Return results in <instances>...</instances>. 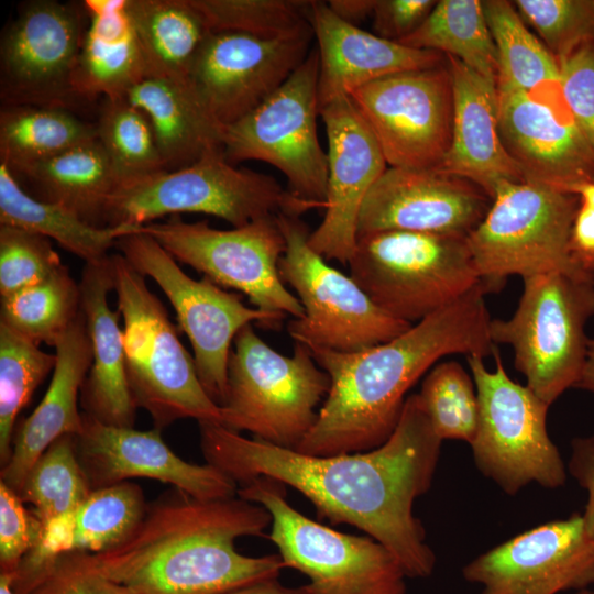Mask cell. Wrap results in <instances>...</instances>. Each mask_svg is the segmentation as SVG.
I'll list each match as a JSON object with an SVG mask.
<instances>
[{"label":"cell","instance_id":"cell-9","mask_svg":"<svg viewBox=\"0 0 594 594\" xmlns=\"http://www.w3.org/2000/svg\"><path fill=\"white\" fill-rule=\"evenodd\" d=\"M238 496L271 514L268 539L285 568L308 576L312 594H406L407 575L386 547L302 515L287 502L283 483L258 476L242 485Z\"/></svg>","mask_w":594,"mask_h":594},{"label":"cell","instance_id":"cell-3","mask_svg":"<svg viewBox=\"0 0 594 594\" xmlns=\"http://www.w3.org/2000/svg\"><path fill=\"white\" fill-rule=\"evenodd\" d=\"M272 524L262 506L238 498L198 499L175 488L147 504L132 535L82 560L135 594H224L279 576L278 554L248 557L241 537H263Z\"/></svg>","mask_w":594,"mask_h":594},{"label":"cell","instance_id":"cell-53","mask_svg":"<svg viewBox=\"0 0 594 594\" xmlns=\"http://www.w3.org/2000/svg\"><path fill=\"white\" fill-rule=\"evenodd\" d=\"M575 388L594 394V338L588 340L585 362Z\"/></svg>","mask_w":594,"mask_h":594},{"label":"cell","instance_id":"cell-2","mask_svg":"<svg viewBox=\"0 0 594 594\" xmlns=\"http://www.w3.org/2000/svg\"><path fill=\"white\" fill-rule=\"evenodd\" d=\"M495 289L482 279L396 338L359 352L309 349L329 375L330 389L296 451L328 457L370 451L386 442L399 421L407 392L441 358L494 354L485 295Z\"/></svg>","mask_w":594,"mask_h":594},{"label":"cell","instance_id":"cell-6","mask_svg":"<svg viewBox=\"0 0 594 594\" xmlns=\"http://www.w3.org/2000/svg\"><path fill=\"white\" fill-rule=\"evenodd\" d=\"M351 277L392 317L416 323L454 302L482 279L468 237L381 231L358 237Z\"/></svg>","mask_w":594,"mask_h":594},{"label":"cell","instance_id":"cell-20","mask_svg":"<svg viewBox=\"0 0 594 594\" xmlns=\"http://www.w3.org/2000/svg\"><path fill=\"white\" fill-rule=\"evenodd\" d=\"M496 87L501 139L525 182L568 193L576 184L594 180V155L561 87L536 92Z\"/></svg>","mask_w":594,"mask_h":594},{"label":"cell","instance_id":"cell-55","mask_svg":"<svg viewBox=\"0 0 594 594\" xmlns=\"http://www.w3.org/2000/svg\"><path fill=\"white\" fill-rule=\"evenodd\" d=\"M13 573L0 572V594H15L12 590Z\"/></svg>","mask_w":594,"mask_h":594},{"label":"cell","instance_id":"cell-21","mask_svg":"<svg viewBox=\"0 0 594 594\" xmlns=\"http://www.w3.org/2000/svg\"><path fill=\"white\" fill-rule=\"evenodd\" d=\"M491 204L481 187L439 168L387 167L363 201L356 233L397 230L468 237Z\"/></svg>","mask_w":594,"mask_h":594},{"label":"cell","instance_id":"cell-27","mask_svg":"<svg viewBox=\"0 0 594 594\" xmlns=\"http://www.w3.org/2000/svg\"><path fill=\"white\" fill-rule=\"evenodd\" d=\"M79 289L92 348V363L80 392L84 414L105 425L133 428L136 407L125 374L121 315L108 304V294L114 289L111 255L85 264Z\"/></svg>","mask_w":594,"mask_h":594},{"label":"cell","instance_id":"cell-23","mask_svg":"<svg viewBox=\"0 0 594 594\" xmlns=\"http://www.w3.org/2000/svg\"><path fill=\"white\" fill-rule=\"evenodd\" d=\"M76 451L91 491L133 477L173 485L198 499L238 495V484L217 468L184 461L163 441L161 430L140 431L101 424L82 414Z\"/></svg>","mask_w":594,"mask_h":594},{"label":"cell","instance_id":"cell-14","mask_svg":"<svg viewBox=\"0 0 594 594\" xmlns=\"http://www.w3.org/2000/svg\"><path fill=\"white\" fill-rule=\"evenodd\" d=\"M125 260L164 292L175 309L180 329L194 350L199 381L219 406L228 392L230 348L239 331L252 322L273 328L284 318L245 306L208 277L196 280L152 237L141 230L116 244Z\"/></svg>","mask_w":594,"mask_h":594},{"label":"cell","instance_id":"cell-1","mask_svg":"<svg viewBox=\"0 0 594 594\" xmlns=\"http://www.w3.org/2000/svg\"><path fill=\"white\" fill-rule=\"evenodd\" d=\"M198 424L206 462L237 484L272 477L308 498L320 519L349 524L382 543L407 578L432 574L436 554L414 503L431 487L442 440L418 394L407 396L388 440L364 452L308 455L244 438L219 422Z\"/></svg>","mask_w":594,"mask_h":594},{"label":"cell","instance_id":"cell-8","mask_svg":"<svg viewBox=\"0 0 594 594\" xmlns=\"http://www.w3.org/2000/svg\"><path fill=\"white\" fill-rule=\"evenodd\" d=\"M508 319H491L493 343L510 345L515 367L548 406L575 387L585 362V326L594 316V282L562 273L522 278Z\"/></svg>","mask_w":594,"mask_h":594},{"label":"cell","instance_id":"cell-16","mask_svg":"<svg viewBox=\"0 0 594 594\" xmlns=\"http://www.w3.org/2000/svg\"><path fill=\"white\" fill-rule=\"evenodd\" d=\"M349 97L389 167H440L450 147L453 124L449 66L392 74L355 89Z\"/></svg>","mask_w":594,"mask_h":594},{"label":"cell","instance_id":"cell-56","mask_svg":"<svg viewBox=\"0 0 594 594\" xmlns=\"http://www.w3.org/2000/svg\"><path fill=\"white\" fill-rule=\"evenodd\" d=\"M573 594H594V592L591 590H583V591L574 592Z\"/></svg>","mask_w":594,"mask_h":594},{"label":"cell","instance_id":"cell-50","mask_svg":"<svg viewBox=\"0 0 594 594\" xmlns=\"http://www.w3.org/2000/svg\"><path fill=\"white\" fill-rule=\"evenodd\" d=\"M569 252L574 264L594 280V209L581 201L571 227Z\"/></svg>","mask_w":594,"mask_h":594},{"label":"cell","instance_id":"cell-52","mask_svg":"<svg viewBox=\"0 0 594 594\" xmlns=\"http://www.w3.org/2000/svg\"><path fill=\"white\" fill-rule=\"evenodd\" d=\"M224 594H312L306 585L288 587L276 579L260 581Z\"/></svg>","mask_w":594,"mask_h":594},{"label":"cell","instance_id":"cell-19","mask_svg":"<svg viewBox=\"0 0 594 594\" xmlns=\"http://www.w3.org/2000/svg\"><path fill=\"white\" fill-rule=\"evenodd\" d=\"M80 11L52 0L29 2L1 42L2 95L8 105L66 108L85 32Z\"/></svg>","mask_w":594,"mask_h":594},{"label":"cell","instance_id":"cell-39","mask_svg":"<svg viewBox=\"0 0 594 594\" xmlns=\"http://www.w3.org/2000/svg\"><path fill=\"white\" fill-rule=\"evenodd\" d=\"M96 129L119 186L165 169L148 119L124 97L103 98Z\"/></svg>","mask_w":594,"mask_h":594},{"label":"cell","instance_id":"cell-26","mask_svg":"<svg viewBox=\"0 0 594 594\" xmlns=\"http://www.w3.org/2000/svg\"><path fill=\"white\" fill-rule=\"evenodd\" d=\"M54 346L56 364L48 389L34 411L14 430L11 457L1 466L0 481L15 493L54 441L82 431L78 396L92 363L91 340L82 311Z\"/></svg>","mask_w":594,"mask_h":594},{"label":"cell","instance_id":"cell-12","mask_svg":"<svg viewBox=\"0 0 594 594\" xmlns=\"http://www.w3.org/2000/svg\"><path fill=\"white\" fill-rule=\"evenodd\" d=\"M285 240L278 270L296 292L304 316L287 324L289 336L309 349L359 352L385 343L413 324L380 308L351 277L330 266L309 245L310 231L299 217L279 212Z\"/></svg>","mask_w":594,"mask_h":594},{"label":"cell","instance_id":"cell-47","mask_svg":"<svg viewBox=\"0 0 594 594\" xmlns=\"http://www.w3.org/2000/svg\"><path fill=\"white\" fill-rule=\"evenodd\" d=\"M559 64L563 98L594 155V44L580 47Z\"/></svg>","mask_w":594,"mask_h":594},{"label":"cell","instance_id":"cell-11","mask_svg":"<svg viewBox=\"0 0 594 594\" xmlns=\"http://www.w3.org/2000/svg\"><path fill=\"white\" fill-rule=\"evenodd\" d=\"M493 356V371L483 356H466L479 399V425L470 444L476 468L507 495L530 484L563 486L568 470L548 433L550 406L507 375L497 351Z\"/></svg>","mask_w":594,"mask_h":594},{"label":"cell","instance_id":"cell-13","mask_svg":"<svg viewBox=\"0 0 594 594\" xmlns=\"http://www.w3.org/2000/svg\"><path fill=\"white\" fill-rule=\"evenodd\" d=\"M318 78L316 47L271 97L224 127L222 139L228 162L257 160L273 165L307 211L324 209L327 197L328 155L317 132Z\"/></svg>","mask_w":594,"mask_h":594},{"label":"cell","instance_id":"cell-41","mask_svg":"<svg viewBox=\"0 0 594 594\" xmlns=\"http://www.w3.org/2000/svg\"><path fill=\"white\" fill-rule=\"evenodd\" d=\"M437 436L471 444L479 425V399L473 377L455 361L436 364L418 393Z\"/></svg>","mask_w":594,"mask_h":594},{"label":"cell","instance_id":"cell-40","mask_svg":"<svg viewBox=\"0 0 594 594\" xmlns=\"http://www.w3.org/2000/svg\"><path fill=\"white\" fill-rule=\"evenodd\" d=\"M56 355L47 353L0 322V463L11 457L20 410L51 371Z\"/></svg>","mask_w":594,"mask_h":594},{"label":"cell","instance_id":"cell-32","mask_svg":"<svg viewBox=\"0 0 594 594\" xmlns=\"http://www.w3.org/2000/svg\"><path fill=\"white\" fill-rule=\"evenodd\" d=\"M0 224L24 229L55 240L86 263L105 260L110 248L141 227H95L73 211L31 196L0 163Z\"/></svg>","mask_w":594,"mask_h":594},{"label":"cell","instance_id":"cell-7","mask_svg":"<svg viewBox=\"0 0 594 594\" xmlns=\"http://www.w3.org/2000/svg\"><path fill=\"white\" fill-rule=\"evenodd\" d=\"M272 176L228 162L216 151L177 170H160L121 184L112 196L107 227H142L166 215L200 212L234 228L279 212H306Z\"/></svg>","mask_w":594,"mask_h":594},{"label":"cell","instance_id":"cell-51","mask_svg":"<svg viewBox=\"0 0 594 594\" xmlns=\"http://www.w3.org/2000/svg\"><path fill=\"white\" fill-rule=\"evenodd\" d=\"M331 11L343 21L359 26L366 18H371L375 0H329Z\"/></svg>","mask_w":594,"mask_h":594},{"label":"cell","instance_id":"cell-44","mask_svg":"<svg viewBox=\"0 0 594 594\" xmlns=\"http://www.w3.org/2000/svg\"><path fill=\"white\" fill-rule=\"evenodd\" d=\"M515 6L559 63L594 44V0H517Z\"/></svg>","mask_w":594,"mask_h":594},{"label":"cell","instance_id":"cell-49","mask_svg":"<svg viewBox=\"0 0 594 594\" xmlns=\"http://www.w3.org/2000/svg\"><path fill=\"white\" fill-rule=\"evenodd\" d=\"M566 470L587 494L581 516L584 530L594 542V436L579 437L571 441Z\"/></svg>","mask_w":594,"mask_h":594},{"label":"cell","instance_id":"cell-45","mask_svg":"<svg viewBox=\"0 0 594 594\" xmlns=\"http://www.w3.org/2000/svg\"><path fill=\"white\" fill-rule=\"evenodd\" d=\"M62 266L48 238L0 224L1 298L38 284Z\"/></svg>","mask_w":594,"mask_h":594},{"label":"cell","instance_id":"cell-28","mask_svg":"<svg viewBox=\"0 0 594 594\" xmlns=\"http://www.w3.org/2000/svg\"><path fill=\"white\" fill-rule=\"evenodd\" d=\"M124 98L148 119L166 170L223 151L224 127L210 114L187 78L147 76Z\"/></svg>","mask_w":594,"mask_h":594},{"label":"cell","instance_id":"cell-24","mask_svg":"<svg viewBox=\"0 0 594 594\" xmlns=\"http://www.w3.org/2000/svg\"><path fill=\"white\" fill-rule=\"evenodd\" d=\"M309 21L319 54V111L378 78L447 61L439 52L409 47L352 25L336 15L327 1H310Z\"/></svg>","mask_w":594,"mask_h":594},{"label":"cell","instance_id":"cell-5","mask_svg":"<svg viewBox=\"0 0 594 594\" xmlns=\"http://www.w3.org/2000/svg\"><path fill=\"white\" fill-rule=\"evenodd\" d=\"M233 342L221 425L296 450L317 421L316 408L330 389L329 375L306 345L296 342L293 354L283 355L252 324L243 327Z\"/></svg>","mask_w":594,"mask_h":594},{"label":"cell","instance_id":"cell-31","mask_svg":"<svg viewBox=\"0 0 594 594\" xmlns=\"http://www.w3.org/2000/svg\"><path fill=\"white\" fill-rule=\"evenodd\" d=\"M147 503L130 482L91 491L69 515L50 524L36 547L51 553H97L127 540L143 519Z\"/></svg>","mask_w":594,"mask_h":594},{"label":"cell","instance_id":"cell-34","mask_svg":"<svg viewBox=\"0 0 594 594\" xmlns=\"http://www.w3.org/2000/svg\"><path fill=\"white\" fill-rule=\"evenodd\" d=\"M95 139L96 124L63 107L8 105L0 113V158L13 175Z\"/></svg>","mask_w":594,"mask_h":594},{"label":"cell","instance_id":"cell-54","mask_svg":"<svg viewBox=\"0 0 594 594\" xmlns=\"http://www.w3.org/2000/svg\"><path fill=\"white\" fill-rule=\"evenodd\" d=\"M568 193L578 196L581 202L594 209V180L576 184Z\"/></svg>","mask_w":594,"mask_h":594},{"label":"cell","instance_id":"cell-15","mask_svg":"<svg viewBox=\"0 0 594 594\" xmlns=\"http://www.w3.org/2000/svg\"><path fill=\"white\" fill-rule=\"evenodd\" d=\"M275 216L231 230L173 217L144 224L141 231L155 239L176 261L219 286L243 293L255 308L282 318L286 314L301 318V302L279 275L285 240Z\"/></svg>","mask_w":594,"mask_h":594},{"label":"cell","instance_id":"cell-35","mask_svg":"<svg viewBox=\"0 0 594 594\" xmlns=\"http://www.w3.org/2000/svg\"><path fill=\"white\" fill-rule=\"evenodd\" d=\"M398 43L454 57L482 76L497 79V52L482 1H437L424 23Z\"/></svg>","mask_w":594,"mask_h":594},{"label":"cell","instance_id":"cell-17","mask_svg":"<svg viewBox=\"0 0 594 594\" xmlns=\"http://www.w3.org/2000/svg\"><path fill=\"white\" fill-rule=\"evenodd\" d=\"M314 32L260 37L212 32L196 53L187 79L210 114L223 127L271 97L310 52Z\"/></svg>","mask_w":594,"mask_h":594},{"label":"cell","instance_id":"cell-25","mask_svg":"<svg viewBox=\"0 0 594 594\" xmlns=\"http://www.w3.org/2000/svg\"><path fill=\"white\" fill-rule=\"evenodd\" d=\"M446 57L453 86V124L439 169L474 183L492 198L502 183L525 182L501 139L496 81Z\"/></svg>","mask_w":594,"mask_h":594},{"label":"cell","instance_id":"cell-22","mask_svg":"<svg viewBox=\"0 0 594 594\" xmlns=\"http://www.w3.org/2000/svg\"><path fill=\"white\" fill-rule=\"evenodd\" d=\"M328 139L324 217L309 235V245L326 260L348 264L356 245L363 201L387 168L381 146L349 96L324 105Z\"/></svg>","mask_w":594,"mask_h":594},{"label":"cell","instance_id":"cell-10","mask_svg":"<svg viewBox=\"0 0 594 594\" xmlns=\"http://www.w3.org/2000/svg\"><path fill=\"white\" fill-rule=\"evenodd\" d=\"M578 196L541 184L505 182L468 244L483 280L502 287L507 276L562 273L590 280L569 252Z\"/></svg>","mask_w":594,"mask_h":594},{"label":"cell","instance_id":"cell-30","mask_svg":"<svg viewBox=\"0 0 594 594\" xmlns=\"http://www.w3.org/2000/svg\"><path fill=\"white\" fill-rule=\"evenodd\" d=\"M18 175L28 182L34 198L59 205L95 227H107L108 206L119 179L98 139Z\"/></svg>","mask_w":594,"mask_h":594},{"label":"cell","instance_id":"cell-48","mask_svg":"<svg viewBox=\"0 0 594 594\" xmlns=\"http://www.w3.org/2000/svg\"><path fill=\"white\" fill-rule=\"evenodd\" d=\"M436 3L433 0H375L371 16L374 34L400 42L424 23Z\"/></svg>","mask_w":594,"mask_h":594},{"label":"cell","instance_id":"cell-38","mask_svg":"<svg viewBox=\"0 0 594 594\" xmlns=\"http://www.w3.org/2000/svg\"><path fill=\"white\" fill-rule=\"evenodd\" d=\"M91 493L76 451V436L54 441L28 472L18 495L33 505L44 529L73 513Z\"/></svg>","mask_w":594,"mask_h":594},{"label":"cell","instance_id":"cell-29","mask_svg":"<svg viewBox=\"0 0 594 594\" xmlns=\"http://www.w3.org/2000/svg\"><path fill=\"white\" fill-rule=\"evenodd\" d=\"M89 26L75 64L74 96L120 98L146 77L144 57L127 0H86Z\"/></svg>","mask_w":594,"mask_h":594},{"label":"cell","instance_id":"cell-36","mask_svg":"<svg viewBox=\"0 0 594 594\" xmlns=\"http://www.w3.org/2000/svg\"><path fill=\"white\" fill-rule=\"evenodd\" d=\"M497 52L496 86L528 92L561 87L560 64L505 0L482 1Z\"/></svg>","mask_w":594,"mask_h":594},{"label":"cell","instance_id":"cell-43","mask_svg":"<svg viewBox=\"0 0 594 594\" xmlns=\"http://www.w3.org/2000/svg\"><path fill=\"white\" fill-rule=\"evenodd\" d=\"M15 594H135L89 566L80 552L33 548L13 573Z\"/></svg>","mask_w":594,"mask_h":594},{"label":"cell","instance_id":"cell-18","mask_svg":"<svg viewBox=\"0 0 594 594\" xmlns=\"http://www.w3.org/2000/svg\"><path fill=\"white\" fill-rule=\"evenodd\" d=\"M480 594H560L594 585V542L581 514L526 530L462 569Z\"/></svg>","mask_w":594,"mask_h":594},{"label":"cell","instance_id":"cell-37","mask_svg":"<svg viewBox=\"0 0 594 594\" xmlns=\"http://www.w3.org/2000/svg\"><path fill=\"white\" fill-rule=\"evenodd\" d=\"M80 311L79 284L63 265L38 284L1 298L0 322L37 345H55Z\"/></svg>","mask_w":594,"mask_h":594},{"label":"cell","instance_id":"cell-46","mask_svg":"<svg viewBox=\"0 0 594 594\" xmlns=\"http://www.w3.org/2000/svg\"><path fill=\"white\" fill-rule=\"evenodd\" d=\"M43 531L35 514L0 481V572L14 573L23 557L40 544Z\"/></svg>","mask_w":594,"mask_h":594},{"label":"cell","instance_id":"cell-4","mask_svg":"<svg viewBox=\"0 0 594 594\" xmlns=\"http://www.w3.org/2000/svg\"><path fill=\"white\" fill-rule=\"evenodd\" d=\"M111 262L123 318L125 374L135 407L145 409L161 431L185 418L221 424V406L202 387L195 360L166 308L121 253L112 254Z\"/></svg>","mask_w":594,"mask_h":594},{"label":"cell","instance_id":"cell-42","mask_svg":"<svg viewBox=\"0 0 594 594\" xmlns=\"http://www.w3.org/2000/svg\"><path fill=\"white\" fill-rule=\"evenodd\" d=\"M212 32H239L260 37H286L307 32L310 1L191 0Z\"/></svg>","mask_w":594,"mask_h":594},{"label":"cell","instance_id":"cell-33","mask_svg":"<svg viewBox=\"0 0 594 594\" xmlns=\"http://www.w3.org/2000/svg\"><path fill=\"white\" fill-rule=\"evenodd\" d=\"M146 66V77L186 79L211 33L191 0H127Z\"/></svg>","mask_w":594,"mask_h":594}]
</instances>
